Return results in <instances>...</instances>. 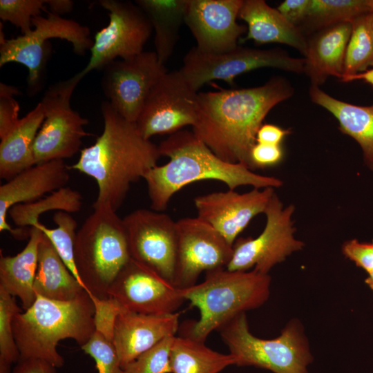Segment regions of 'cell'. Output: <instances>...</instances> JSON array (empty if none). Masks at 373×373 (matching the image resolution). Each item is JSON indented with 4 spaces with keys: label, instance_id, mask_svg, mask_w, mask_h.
Here are the masks:
<instances>
[{
    "label": "cell",
    "instance_id": "obj_5",
    "mask_svg": "<svg viewBox=\"0 0 373 373\" xmlns=\"http://www.w3.org/2000/svg\"><path fill=\"white\" fill-rule=\"evenodd\" d=\"M271 277L254 269L229 271L226 268L206 272L204 280L181 288L200 318L191 322L184 335L204 342L214 330L240 314L262 306L270 294Z\"/></svg>",
    "mask_w": 373,
    "mask_h": 373
},
{
    "label": "cell",
    "instance_id": "obj_45",
    "mask_svg": "<svg viewBox=\"0 0 373 373\" xmlns=\"http://www.w3.org/2000/svg\"><path fill=\"white\" fill-rule=\"evenodd\" d=\"M46 6L50 12L61 16V15L70 12L74 6V1L71 0H46Z\"/></svg>",
    "mask_w": 373,
    "mask_h": 373
},
{
    "label": "cell",
    "instance_id": "obj_8",
    "mask_svg": "<svg viewBox=\"0 0 373 373\" xmlns=\"http://www.w3.org/2000/svg\"><path fill=\"white\" fill-rule=\"evenodd\" d=\"M32 30L12 39L0 37V67L8 63H19L28 70V87L30 94L39 92L43 86L48 59L52 46L50 39L57 38L70 42L73 51L83 55L90 50L93 41L87 26L48 12L32 19Z\"/></svg>",
    "mask_w": 373,
    "mask_h": 373
},
{
    "label": "cell",
    "instance_id": "obj_41",
    "mask_svg": "<svg viewBox=\"0 0 373 373\" xmlns=\"http://www.w3.org/2000/svg\"><path fill=\"white\" fill-rule=\"evenodd\" d=\"M283 155L280 145L256 143L250 152L251 169L265 168L279 163Z\"/></svg>",
    "mask_w": 373,
    "mask_h": 373
},
{
    "label": "cell",
    "instance_id": "obj_13",
    "mask_svg": "<svg viewBox=\"0 0 373 373\" xmlns=\"http://www.w3.org/2000/svg\"><path fill=\"white\" fill-rule=\"evenodd\" d=\"M123 219L131 258L173 283L178 254L176 221L161 211L138 209Z\"/></svg>",
    "mask_w": 373,
    "mask_h": 373
},
{
    "label": "cell",
    "instance_id": "obj_18",
    "mask_svg": "<svg viewBox=\"0 0 373 373\" xmlns=\"http://www.w3.org/2000/svg\"><path fill=\"white\" fill-rule=\"evenodd\" d=\"M243 0H188L184 23L196 41V48L220 53L238 46L247 27L237 18Z\"/></svg>",
    "mask_w": 373,
    "mask_h": 373
},
{
    "label": "cell",
    "instance_id": "obj_6",
    "mask_svg": "<svg viewBox=\"0 0 373 373\" xmlns=\"http://www.w3.org/2000/svg\"><path fill=\"white\" fill-rule=\"evenodd\" d=\"M111 207L102 205L77 232L75 261L86 291L108 298V291L131 256L123 219Z\"/></svg>",
    "mask_w": 373,
    "mask_h": 373
},
{
    "label": "cell",
    "instance_id": "obj_44",
    "mask_svg": "<svg viewBox=\"0 0 373 373\" xmlns=\"http://www.w3.org/2000/svg\"><path fill=\"white\" fill-rule=\"evenodd\" d=\"M290 133L289 130L283 129L278 126L262 124L256 135V142L260 144L280 145L284 137Z\"/></svg>",
    "mask_w": 373,
    "mask_h": 373
},
{
    "label": "cell",
    "instance_id": "obj_27",
    "mask_svg": "<svg viewBox=\"0 0 373 373\" xmlns=\"http://www.w3.org/2000/svg\"><path fill=\"white\" fill-rule=\"evenodd\" d=\"M34 291L36 295L62 301L74 300L86 291L44 234L38 248Z\"/></svg>",
    "mask_w": 373,
    "mask_h": 373
},
{
    "label": "cell",
    "instance_id": "obj_2",
    "mask_svg": "<svg viewBox=\"0 0 373 373\" xmlns=\"http://www.w3.org/2000/svg\"><path fill=\"white\" fill-rule=\"evenodd\" d=\"M101 112L102 134L81 150L70 169L95 180L98 193L93 208L108 205L117 211L131 186L157 165L161 155L158 146L141 135L136 123L123 117L108 101L102 103Z\"/></svg>",
    "mask_w": 373,
    "mask_h": 373
},
{
    "label": "cell",
    "instance_id": "obj_40",
    "mask_svg": "<svg viewBox=\"0 0 373 373\" xmlns=\"http://www.w3.org/2000/svg\"><path fill=\"white\" fill-rule=\"evenodd\" d=\"M342 253L367 273L373 269V240L370 242L352 239L342 245Z\"/></svg>",
    "mask_w": 373,
    "mask_h": 373
},
{
    "label": "cell",
    "instance_id": "obj_31",
    "mask_svg": "<svg viewBox=\"0 0 373 373\" xmlns=\"http://www.w3.org/2000/svg\"><path fill=\"white\" fill-rule=\"evenodd\" d=\"M82 206V194L70 187L61 188L36 202L13 206L8 214L15 225L23 228L39 222V216L50 210L68 213L79 211Z\"/></svg>",
    "mask_w": 373,
    "mask_h": 373
},
{
    "label": "cell",
    "instance_id": "obj_46",
    "mask_svg": "<svg viewBox=\"0 0 373 373\" xmlns=\"http://www.w3.org/2000/svg\"><path fill=\"white\" fill-rule=\"evenodd\" d=\"M354 80H363L373 87V68L368 69L363 73L350 77L343 82H348Z\"/></svg>",
    "mask_w": 373,
    "mask_h": 373
},
{
    "label": "cell",
    "instance_id": "obj_47",
    "mask_svg": "<svg viewBox=\"0 0 373 373\" xmlns=\"http://www.w3.org/2000/svg\"><path fill=\"white\" fill-rule=\"evenodd\" d=\"M367 277L365 280V283L373 291V269L367 272Z\"/></svg>",
    "mask_w": 373,
    "mask_h": 373
},
{
    "label": "cell",
    "instance_id": "obj_34",
    "mask_svg": "<svg viewBox=\"0 0 373 373\" xmlns=\"http://www.w3.org/2000/svg\"><path fill=\"white\" fill-rule=\"evenodd\" d=\"M19 312L15 297L0 288V373H11V365L20 358L12 328L13 318Z\"/></svg>",
    "mask_w": 373,
    "mask_h": 373
},
{
    "label": "cell",
    "instance_id": "obj_37",
    "mask_svg": "<svg viewBox=\"0 0 373 373\" xmlns=\"http://www.w3.org/2000/svg\"><path fill=\"white\" fill-rule=\"evenodd\" d=\"M95 361L98 373H122L123 370L113 342L97 331L80 347Z\"/></svg>",
    "mask_w": 373,
    "mask_h": 373
},
{
    "label": "cell",
    "instance_id": "obj_38",
    "mask_svg": "<svg viewBox=\"0 0 373 373\" xmlns=\"http://www.w3.org/2000/svg\"><path fill=\"white\" fill-rule=\"evenodd\" d=\"M88 293L95 308V331L113 341L116 319L122 312H124V309L112 298L102 299L91 293Z\"/></svg>",
    "mask_w": 373,
    "mask_h": 373
},
{
    "label": "cell",
    "instance_id": "obj_20",
    "mask_svg": "<svg viewBox=\"0 0 373 373\" xmlns=\"http://www.w3.org/2000/svg\"><path fill=\"white\" fill-rule=\"evenodd\" d=\"M70 169L63 160L39 163L1 185L0 231H8L18 239L29 236L22 228L15 229L8 224L6 219L9 210L16 204L32 202L65 187L70 179Z\"/></svg>",
    "mask_w": 373,
    "mask_h": 373
},
{
    "label": "cell",
    "instance_id": "obj_36",
    "mask_svg": "<svg viewBox=\"0 0 373 373\" xmlns=\"http://www.w3.org/2000/svg\"><path fill=\"white\" fill-rule=\"evenodd\" d=\"M46 10V0H0V18L25 35L33 28V18Z\"/></svg>",
    "mask_w": 373,
    "mask_h": 373
},
{
    "label": "cell",
    "instance_id": "obj_32",
    "mask_svg": "<svg viewBox=\"0 0 373 373\" xmlns=\"http://www.w3.org/2000/svg\"><path fill=\"white\" fill-rule=\"evenodd\" d=\"M372 21L373 12H369L351 22L352 32L346 49L342 82L373 66Z\"/></svg>",
    "mask_w": 373,
    "mask_h": 373
},
{
    "label": "cell",
    "instance_id": "obj_29",
    "mask_svg": "<svg viewBox=\"0 0 373 373\" xmlns=\"http://www.w3.org/2000/svg\"><path fill=\"white\" fill-rule=\"evenodd\" d=\"M172 373H219L236 365L234 356L216 352L204 342L182 335L174 337L171 352Z\"/></svg>",
    "mask_w": 373,
    "mask_h": 373
},
{
    "label": "cell",
    "instance_id": "obj_12",
    "mask_svg": "<svg viewBox=\"0 0 373 373\" xmlns=\"http://www.w3.org/2000/svg\"><path fill=\"white\" fill-rule=\"evenodd\" d=\"M99 3L108 11L109 23L95 35L90 59L79 72L82 77L118 58L126 59L142 52L153 30L148 17L135 2L102 0Z\"/></svg>",
    "mask_w": 373,
    "mask_h": 373
},
{
    "label": "cell",
    "instance_id": "obj_19",
    "mask_svg": "<svg viewBox=\"0 0 373 373\" xmlns=\"http://www.w3.org/2000/svg\"><path fill=\"white\" fill-rule=\"evenodd\" d=\"M274 194L272 187L261 191L254 188L244 193L229 189L198 195L194 198V204L197 217L233 245L252 218L265 213Z\"/></svg>",
    "mask_w": 373,
    "mask_h": 373
},
{
    "label": "cell",
    "instance_id": "obj_33",
    "mask_svg": "<svg viewBox=\"0 0 373 373\" xmlns=\"http://www.w3.org/2000/svg\"><path fill=\"white\" fill-rule=\"evenodd\" d=\"M52 220L57 225L54 229L46 227L39 221L33 224L32 226L38 227L49 239L68 269L86 290L77 272L75 261L77 222L70 213L64 211H56L52 216Z\"/></svg>",
    "mask_w": 373,
    "mask_h": 373
},
{
    "label": "cell",
    "instance_id": "obj_14",
    "mask_svg": "<svg viewBox=\"0 0 373 373\" xmlns=\"http://www.w3.org/2000/svg\"><path fill=\"white\" fill-rule=\"evenodd\" d=\"M167 72L155 51H143L104 67L102 88L112 107L136 123L152 88Z\"/></svg>",
    "mask_w": 373,
    "mask_h": 373
},
{
    "label": "cell",
    "instance_id": "obj_22",
    "mask_svg": "<svg viewBox=\"0 0 373 373\" xmlns=\"http://www.w3.org/2000/svg\"><path fill=\"white\" fill-rule=\"evenodd\" d=\"M351 32L352 23L343 22L319 30L307 37L303 73L309 78L311 86H321L329 76L343 78Z\"/></svg>",
    "mask_w": 373,
    "mask_h": 373
},
{
    "label": "cell",
    "instance_id": "obj_30",
    "mask_svg": "<svg viewBox=\"0 0 373 373\" xmlns=\"http://www.w3.org/2000/svg\"><path fill=\"white\" fill-rule=\"evenodd\" d=\"M372 12L370 0H310L305 20L299 29L307 37L312 33Z\"/></svg>",
    "mask_w": 373,
    "mask_h": 373
},
{
    "label": "cell",
    "instance_id": "obj_43",
    "mask_svg": "<svg viewBox=\"0 0 373 373\" xmlns=\"http://www.w3.org/2000/svg\"><path fill=\"white\" fill-rule=\"evenodd\" d=\"M56 367L39 358H19L11 373H57Z\"/></svg>",
    "mask_w": 373,
    "mask_h": 373
},
{
    "label": "cell",
    "instance_id": "obj_4",
    "mask_svg": "<svg viewBox=\"0 0 373 373\" xmlns=\"http://www.w3.org/2000/svg\"><path fill=\"white\" fill-rule=\"evenodd\" d=\"M94 314V305L86 291L68 301L36 295L33 304L13 318L20 358H39L56 367H62L64 359L57 350L58 343L71 338L80 347L86 343L95 331Z\"/></svg>",
    "mask_w": 373,
    "mask_h": 373
},
{
    "label": "cell",
    "instance_id": "obj_25",
    "mask_svg": "<svg viewBox=\"0 0 373 373\" xmlns=\"http://www.w3.org/2000/svg\"><path fill=\"white\" fill-rule=\"evenodd\" d=\"M44 119V112L39 102L20 118L18 124L0 142V177L7 181L34 166L33 145Z\"/></svg>",
    "mask_w": 373,
    "mask_h": 373
},
{
    "label": "cell",
    "instance_id": "obj_49",
    "mask_svg": "<svg viewBox=\"0 0 373 373\" xmlns=\"http://www.w3.org/2000/svg\"><path fill=\"white\" fill-rule=\"evenodd\" d=\"M372 26H373V21H372Z\"/></svg>",
    "mask_w": 373,
    "mask_h": 373
},
{
    "label": "cell",
    "instance_id": "obj_10",
    "mask_svg": "<svg viewBox=\"0 0 373 373\" xmlns=\"http://www.w3.org/2000/svg\"><path fill=\"white\" fill-rule=\"evenodd\" d=\"M305 58H295L280 48L261 50L237 46L220 53L204 52L191 48L183 58L179 69L191 88L195 90L214 80L232 84L236 77L264 67L303 73Z\"/></svg>",
    "mask_w": 373,
    "mask_h": 373
},
{
    "label": "cell",
    "instance_id": "obj_42",
    "mask_svg": "<svg viewBox=\"0 0 373 373\" xmlns=\"http://www.w3.org/2000/svg\"><path fill=\"white\" fill-rule=\"evenodd\" d=\"M310 0H285L276 8L291 24L300 26L305 19Z\"/></svg>",
    "mask_w": 373,
    "mask_h": 373
},
{
    "label": "cell",
    "instance_id": "obj_39",
    "mask_svg": "<svg viewBox=\"0 0 373 373\" xmlns=\"http://www.w3.org/2000/svg\"><path fill=\"white\" fill-rule=\"evenodd\" d=\"M19 94L16 86L0 83V138L10 132L20 119V106L15 98Z\"/></svg>",
    "mask_w": 373,
    "mask_h": 373
},
{
    "label": "cell",
    "instance_id": "obj_15",
    "mask_svg": "<svg viewBox=\"0 0 373 373\" xmlns=\"http://www.w3.org/2000/svg\"><path fill=\"white\" fill-rule=\"evenodd\" d=\"M198 92L180 70L165 73L150 92L136 122L141 135L150 140L157 134H173L197 119Z\"/></svg>",
    "mask_w": 373,
    "mask_h": 373
},
{
    "label": "cell",
    "instance_id": "obj_16",
    "mask_svg": "<svg viewBox=\"0 0 373 373\" xmlns=\"http://www.w3.org/2000/svg\"><path fill=\"white\" fill-rule=\"evenodd\" d=\"M177 265L173 284L186 288L197 283L203 271L226 268L233 245L211 225L197 216L176 221Z\"/></svg>",
    "mask_w": 373,
    "mask_h": 373
},
{
    "label": "cell",
    "instance_id": "obj_26",
    "mask_svg": "<svg viewBox=\"0 0 373 373\" xmlns=\"http://www.w3.org/2000/svg\"><path fill=\"white\" fill-rule=\"evenodd\" d=\"M309 95L314 104L335 117L343 133L358 142L365 164L373 169V104L365 106L352 104L332 97L316 86H310Z\"/></svg>",
    "mask_w": 373,
    "mask_h": 373
},
{
    "label": "cell",
    "instance_id": "obj_3",
    "mask_svg": "<svg viewBox=\"0 0 373 373\" xmlns=\"http://www.w3.org/2000/svg\"><path fill=\"white\" fill-rule=\"evenodd\" d=\"M161 156L169 161L152 168L144 176L151 209L162 211L172 196L185 186L201 180H217L229 189L250 185L257 189L277 188L283 181L254 173L240 163H230L215 155L193 131L180 130L159 145Z\"/></svg>",
    "mask_w": 373,
    "mask_h": 373
},
{
    "label": "cell",
    "instance_id": "obj_23",
    "mask_svg": "<svg viewBox=\"0 0 373 373\" xmlns=\"http://www.w3.org/2000/svg\"><path fill=\"white\" fill-rule=\"evenodd\" d=\"M238 18L247 24V35L242 41L252 39L260 44H283L306 55L307 37L265 1L243 0Z\"/></svg>",
    "mask_w": 373,
    "mask_h": 373
},
{
    "label": "cell",
    "instance_id": "obj_21",
    "mask_svg": "<svg viewBox=\"0 0 373 373\" xmlns=\"http://www.w3.org/2000/svg\"><path fill=\"white\" fill-rule=\"evenodd\" d=\"M179 313L146 314L122 312L117 318L113 344L122 368L179 328Z\"/></svg>",
    "mask_w": 373,
    "mask_h": 373
},
{
    "label": "cell",
    "instance_id": "obj_24",
    "mask_svg": "<svg viewBox=\"0 0 373 373\" xmlns=\"http://www.w3.org/2000/svg\"><path fill=\"white\" fill-rule=\"evenodd\" d=\"M29 240L14 256L0 257V288L18 297L24 310L35 302L34 282L38 265V248L44 233L36 225L29 229Z\"/></svg>",
    "mask_w": 373,
    "mask_h": 373
},
{
    "label": "cell",
    "instance_id": "obj_17",
    "mask_svg": "<svg viewBox=\"0 0 373 373\" xmlns=\"http://www.w3.org/2000/svg\"><path fill=\"white\" fill-rule=\"evenodd\" d=\"M108 298L124 311L146 314L175 313L184 301L181 288L132 258L110 287Z\"/></svg>",
    "mask_w": 373,
    "mask_h": 373
},
{
    "label": "cell",
    "instance_id": "obj_9",
    "mask_svg": "<svg viewBox=\"0 0 373 373\" xmlns=\"http://www.w3.org/2000/svg\"><path fill=\"white\" fill-rule=\"evenodd\" d=\"M83 77L79 73L50 86L40 102L44 119L33 145L35 164L70 158L79 150L84 137L89 135L86 118L70 105L73 93Z\"/></svg>",
    "mask_w": 373,
    "mask_h": 373
},
{
    "label": "cell",
    "instance_id": "obj_28",
    "mask_svg": "<svg viewBox=\"0 0 373 373\" xmlns=\"http://www.w3.org/2000/svg\"><path fill=\"white\" fill-rule=\"evenodd\" d=\"M188 0H136L155 32L154 44L159 61L165 64L173 52L184 23Z\"/></svg>",
    "mask_w": 373,
    "mask_h": 373
},
{
    "label": "cell",
    "instance_id": "obj_48",
    "mask_svg": "<svg viewBox=\"0 0 373 373\" xmlns=\"http://www.w3.org/2000/svg\"><path fill=\"white\" fill-rule=\"evenodd\" d=\"M370 3L372 12H373V0H370Z\"/></svg>",
    "mask_w": 373,
    "mask_h": 373
},
{
    "label": "cell",
    "instance_id": "obj_35",
    "mask_svg": "<svg viewBox=\"0 0 373 373\" xmlns=\"http://www.w3.org/2000/svg\"><path fill=\"white\" fill-rule=\"evenodd\" d=\"M169 336L122 368V373H172L171 352L174 337Z\"/></svg>",
    "mask_w": 373,
    "mask_h": 373
},
{
    "label": "cell",
    "instance_id": "obj_7",
    "mask_svg": "<svg viewBox=\"0 0 373 373\" xmlns=\"http://www.w3.org/2000/svg\"><path fill=\"white\" fill-rule=\"evenodd\" d=\"M238 366H254L274 373H309L313 361L303 327L291 320L280 334L271 339L258 338L249 330L246 313L218 329Z\"/></svg>",
    "mask_w": 373,
    "mask_h": 373
},
{
    "label": "cell",
    "instance_id": "obj_11",
    "mask_svg": "<svg viewBox=\"0 0 373 373\" xmlns=\"http://www.w3.org/2000/svg\"><path fill=\"white\" fill-rule=\"evenodd\" d=\"M293 204L284 207L274 193L265 211L266 224L256 238H240L233 245L231 258L226 269L249 271L253 269L269 274L276 265L284 261L295 251L304 247V242L294 236L296 229L292 216Z\"/></svg>",
    "mask_w": 373,
    "mask_h": 373
},
{
    "label": "cell",
    "instance_id": "obj_1",
    "mask_svg": "<svg viewBox=\"0 0 373 373\" xmlns=\"http://www.w3.org/2000/svg\"><path fill=\"white\" fill-rule=\"evenodd\" d=\"M293 94L292 86L282 77L253 88L198 93L192 131L219 158L252 170L250 152L265 117Z\"/></svg>",
    "mask_w": 373,
    "mask_h": 373
}]
</instances>
